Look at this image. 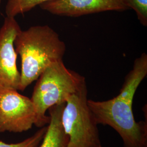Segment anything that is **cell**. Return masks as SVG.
<instances>
[{"mask_svg":"<svg viewBox=\"0 0 147 147\" xmlns=\"http://www.w3.org/2000/svg\"><path fill=\"white\" fill-rule=\"evenodd\" d=\"M147 75V55L135 61L119 93L106 101L88 99L87 104L97 124L110 126L121 136L124 147H147V121H136L132 110L137 89Z\"/></svg>","mask_w":147,"mask_h":147,"instance_id":"1","label":"cell"},{"mask_svg":"<svg viewBox=\"0 0 147 147\" xmlns=\"http://www.w3.org/2000/svg\"><path fill=\"white\" fill-rule=\"evenodd\" d=\"M14 47L21 58V91L37 80L51 64L63 60L66 50L58 33L47 25L21 30L16 37Z\"/></svg>","mask_w":147,"mask_h":147,"instance_id":"2","label":"cell"},{"mask_svg":"<svg viewBox=\"0 0 147 147\" xmlns=\"http://www.w3.org/2000/svg\"><path fill=\"white\" fill-rule=\"evenodd\" d=\"M38 79L31 99L36 113L34 125L41 128L50 121L47 111L54 105L65 102L86 82L84 76L67 68L63 60L51 64Z\"/></svg>","mask_w":147,"mask_h":147,"instance_id":"3","label":"cell"},{"mask_svg":"<svg viewBox=\"0 0 147 147\" xmlns=\"http://www.w3.org/2000/svg\"><path fill=\"white\" fill-rule=\"evenodd\" d=\"M87 85L66 100L61 114L67 147H102L98 124L87 104Z\"/></svg>","mask_w":147,"mask_h":147,"instance_id":"4","label":"cell"},{"mask_svg":"<svg viewBox=\"0 0 147 147\" xmlns=\"http://www.w3.org/2000/svg\"><path fill=\"white\" fill-rule=\"evenodd\" d=\"M36 113L31 99L17 90H0V132L20 133L31 129Z\"/></svg>","mask_w":147,"mask_h":147,"instance_id":"5","label":"cell"},{"mask_svg":"<svg viewBox=\"0 0 147 147\" xmlns=\"http://www.w3.org/2000/svg\"><path fill=\"white\" fill-rule=\"evenodd\" d=\"M21 30L15 18L8 16L0 28V90H19L20 72L16 65L14 40Z\"/></svg>","mask_w":147,"mask_h":147,"instance_id":"6","label":"cell"},{"mask_svg":"<svg viewBox=\"0 0 147 147\" xmlns=\"http://www.w3.org/2000/svg\"><path fill=\"white\" fill-rule=\"evenodd\" d=\"M39 6L53 14L74 17L129 9L124 0H51Z\"/></svg>","mask_w":147,"mask_h":147,"instance_id":"7","label":"cell"},{"mask_svg":"<svg viewBox=\"0 0 147 147\" xmlns=\"http://www.w3.org/2000/svg\"><path fill=\"white\" fill-rule=\"evenodd\" d=\"M65 102L54 105L48 111L50 121L39 147H67L68 137L64 131L61 114Z\"/></svg>","mask_w":147,"mask_h":147,"instance_id":"8","label":"cell"},{"mask_svg":"<svg viewBox=\"0 0 147 147\" xmlns=\"http://www.w3.org/2000/svg\"><path fill=\"white\" fill-rule=\"evenodd\" d=\"M51 0H7L5 7V14L8 17L15 18L32 9Z\"/></svg>","mask_w":147,"mask_h":147,"instance_id":"9","label":"cell"},{"mask_svg":"<svg viewBox=\"0 0 147 147\" xmlns=\"http://www.w3.org/2000/svg\"><path fill=\"white\" fill-rule=\"evenodd\" d=\"M47 130V126H43L32 136L17 143L7 144L0 141V147H38L42 141Z\"/></svg>","mask_w":147,"mask_h":147,"instance_id":"10","label":"cell"},{"mask_svg":"<svg viewBox=\"0 0 147 147\" xmlns=\"http://www.w3.org/2000/svg\"><path fill=\"white\" fill-rule=\"evenodd\" d=\"M128 8L134 9L140 22L147 25V0H124Z\"/></svg>","mask_w":147,"mask_h":147,"instance_id":"11","label":"cell"},{"mask_svg":"<svg viewBox=\"0 0 147 147\" xmlns=\"http://www.w3.org/2000/svg\"><path fill=\"white\" fill-rule=\"evenodd\" d=\"M1 0H0V4H1Z\"/></svg>","mask_w":147,"mask_h":147,"instance_id":"12","label":"cell"}]
</instances>
